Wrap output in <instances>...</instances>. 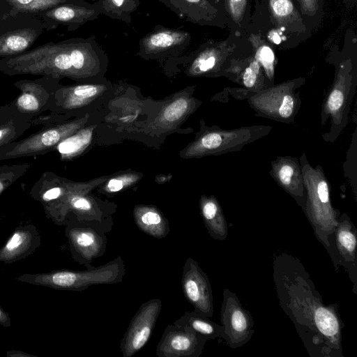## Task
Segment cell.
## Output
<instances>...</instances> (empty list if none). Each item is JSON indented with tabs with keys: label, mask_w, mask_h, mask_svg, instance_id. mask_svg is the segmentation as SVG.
<instances>
[{
	"label": "cell",
	"mask_w": 357,
	"mask_h": 357,
	"mask_svg": "<svg viewBox=\"0 0 357 357\" xmlns=\"http://www.w3.org/2000/svg\"><path fill=\"white\" fill-rule=\"evenodd\" d=\"M273 278L279 305L293 322L311 357H342L344 324L337 306L326 305L310 275L296 257H274Z\"/></svg>",
	"instance_id": "cell-1"
},
{
	"label": "cell",
	"mask_w": 357,
	"mask_h": 357,
	"mask_svg": "<svg viewBox=\"0 0 357 357\" xmlns=\"http://www.w3.org/2000/svg\"><path fill=\"white\" fill-rule=\"evenodd\" d=\"M107 61L105 51L93 38H72L0 58V73L8 76L78 77L101 70Z\"/></svg>",
	"instance_id": "cell-2"
},
{
	"label": "cell",
	"mask_w": 357,
	"mask_h": 357,
	"mask_svg": "<svg viewBox=\"0 0 357 357\" xmlns=\"http://www.w3.org/2000/svg\"><path fill=\"white\" fill-rule=\"evenodd\" d=\"M249 27L273 47L293 48L311 36L295 0H255Z\"/></svg>",
	"instance_id": "cell-3"
},
{
	"label": "cell",
	"mask_w": 357,
	"mask_h": 357,
	"mask_svg": "<svg viewBox=\"0 0 357 357\" xmlns=\"http://www.w3.org/2000/svg\"><path fill=\"white\" fill-rule=\"evenodd\" d=\"M307 190L305 211L317 239L327 250L337 271L340 267L334 247V231L337 225V212L333 208L328 185L319 172L303 168Z\"/></svg>",
	"instance_id": "cell-4"
},
{
	"label": "cell",
	"mask_w": 357,
	"mask_h": 357,
	"mask_svg": "<svg viewBox=\"0 0 357 357\" xmlns=\"http://www.w3.org/2000/svg\"><path fill=\"white\" fill-rule=\"evenodd\" d=\"M126 266L121 256L104 265L84 271L56 270L49 273H24L15 278L19 282L55 289L82 291L94 284L121 282Z\"/></svg>",
	"instance_id": "cell-5"
},
{
	"label": "cell",
	"mask_w": 357,
	"mask_h": 357,
	"mask_svg": "<svg viewBox=\"0 0 357 357\" xmlns=\"http://www.w3.org/2000/svg\"><path fill=\"white\" fill-rule=\"evenodd\" d=\"M79 119L43 126L37 132L0 148V160L32 157L55 150L65 138L77 131Z\"/></svg>",
	"instance_id": "cell-6"
},
{
	"label": "cell",
	"mask_w": 357,
	"mask_h": 357,
	"mask_svg": "<svg viewBox=\"0 0 357 357\" xmlns=\"http://www.w3.org/2000/svg\"><path fill=\"white\" fill-rule=\"evenodd\" d=\"M44 31L43 22L34 15L0 11V58L28 51Z\"/></svg>",
	"instance_id": "cell-7"
},
{
	"label": "cell",
	"mask_w": 357,
	"mask_h": 357,
	"mask_svg": "<svg viewBox=\"0 0 357 357\" xmlns=\"http://www.w3.org/2000/svg\"><path fill=\"white\" fill-rule=\"evenodd\" d=\"M65 235L68 239L72 258L86 268L93 267L94 259L102 257L107 248L105 228L78 220L69 213L65 222Z\"/></svg>",
	"instance_id": "cell-8"
},
{
	"label": "cell",
	"mask_w": 357,
	"mask_h": 357,
	"mask_svg": "<svg viewBox=\"0 0 357 357\" xmlns=\"http://www.w3.org/2000/svg\"><path fill=\"white\" fill-rule=\"evenodd\" d=\"M252 47L245 36L230 33L221 40H209L187 58L190 70L195 73H206L224 66L232 59L251 52Z\"/></svg>",
	"instance_id": "cell-9"
},
{
	"label": "cell",
	"mask_w": 357,
	"mask_h": 357,
	"mask_svg": "<svg viewBox=\"0 0 357 357\" xmlns=\"http://www.w3.org/2000/svg\"><path fill=\"white\" fill-rule=\"evenodd\" d=\"M220 310L222 337L231 349L242 347L250 340L254 333L251 313L245 309L236 294L229 289L223 290Z\"/></svg>",
	"instance_id": "cell-10"
},
{
	"label": "cell",
	"mask_w": 357,
	"mask_h": 357,
	"mask_svg": "<svg viewBox=\"0 0 357 357\" xmlns=\"http://www.w3.org/2000/svg\"><path fill=\"white\" fill-rule=\"evenodd\" d=\"M61 78L40 76L34 79H20L13 83L20 90L19 95L11 102L17 110L32 117L50 110L54 96L59 88Z\"/></svg>",
	"instance_id": "cell-11"
},
{
	"label": "cell",
	"mask_w": 357,
	"mask_h": 357,
	"mask_svg": "<svg viewBox=\"0 0 357 357\" xmlns=\"http://www.w3.org/2000/svg\"><path fill=\"white\" fill-rule=\"evenodd\" d=\"M162 309V301L153 298L142 303L130 321L121 342L123 357H131L149 342Z\"/></svg>",
	"instance_id": "cell-12"
},
{
	"label": "cell",
	"mask_w": 357,
	"mask_h": 357,
	"mask_svg": "<svg viewBox=\"0 0 357 357\" xmlns=\"http://www.w3.org/2000/svg\"><path fill=\"white\" fill-rule=\"evenodd\" d=\"M190 42L188 31L156 25L139 40L137 55L146 59L176 56Z\"/></svg>",
	"instance_id": "cell-13"
},
{
	"label": "cell",
	"mask_w": 357,
	"mask_h": 357,
	"mask_svg": "<svg viewBox=\"0 0 357 357\" xmlns=\"http://www.w3.org/2000/svg\"><path fill=\"white\" fill-rule=\"evenodd\" d=\"M181 287L194 310L208 318L213 316V298L208 277L192 257H188L184 264Z\"/></svg>",
	"instance_id": "cell-14"
},
{
	"label": "cell",
	"mask_w": 357,
	"mask_h": 357,
	"mask_svg": "<svg viewBox=\"0 0 357 357\" xmlns=\"http://www.w3.org/2000/svg\"><path fill=\"white\" fill-rule=\"evenodd\" d=\"M100 15V11L96 2L90 3L82 0L58 5L36 16L43 22L45 31L63 26L68 31H73L85 23L97 19Z\"/></svg>",
	"instance_id": "cell-15"
},
{
	"label": "cell",
	"mask_w": 357,
	"mask_h": 357,
	"mask_svg": "<svg viewBox=\"0 0 357 357\" xmlns=\"http://www.w3.org/2000/svg\"><path fill=\"white\" fill-rule=\"evenodd\" d=\"M158 1L186 22L200 26L227 27V19L216 0Z\"/></svg>",
	"instance_id": "cell-16"
},
{
	"label": "cell",
	"mask_w": 357,
	"mask_h": 357,
	"mask_svg": "<svg viewBox=\"0 0 357 357\" xmlns=\"http://www.w3.org/2000/svg\"><path fill=\"white\" fill-rule=\"evenodd\" d=\"M208 339L174 324L165 328L155 350L158 357H199Z\"/></svg>",
	"instance_id": "cell-17"
},
{
	"label": "cell",
	"mask_w": 357,
	"mask_h": 357,
	"mask_svg": "<svg viewBox=\"0 0 357 357\" xmlns=\"http://www.w3.org/2000/svg\"><path fill=\"white\" fill-rule=\"evenodd\" d=\"M334 247L340 266L344 267L357 294V229L347 214L338 218L334 231Z\"/></svg>",
	"instance_id": "cell-18"
},
{
	"label": "cell",
	"mask_w": 357,
	"mask_h": 357,
	"mask_svg": "<svg viewBox=\"0 0 357 357\" xmlns=\"http://www.w3.org/2000/svg\"><path fill=\"white\" fill-rule=\"evenodd\" d=\"M40 234L32 224L17 227L0 248V262L11 264L33 254L40 246Z\"/></svg>",
	"instance_id": "cell-19"
},
{
	"label": "cell",
	"mask_w": 357,
	"mask_h": 357,
	"mask_svg": "<svg viewBox=\"0 0 357 357\" xmlns=\"http://www.w3.org/2000/svg\"><path fill=\"white\" fill-rule=\"evenodd\" d=\"M250 128L229 131L210 132L202 136L196 144L197 153H209L228 151L230 149L239 148L251 140Z\"/></svg>",
	"instance_id": "cell-20"
},
{
	"label": "cell",
	"mask_w": 357,
	"mask_h": 357,
	"mask_svg": "<svg viewBox=\"0 0 357 357\" xmlns=\"http://www.w3.org/2000/svg\"><path fill=\"white\" fill-rule=\"evenodd\" d=\"M32 118L11 102L0 106V148L20 139L31 127Z\"/></svg>",
	"instance_id": "cell-21"
},
{
	"label": "cell",
	"mask_w": 357,
	"mask_h": 357,
	"mask_svg": "<svg viewBox=\"0 0 357 357\" xmlns=\"http://www.w3.org/2000/svg\"><path fill=\"white\" fill-rule=\"evenodd\" d=\"M133 217L139 229L153 238H164L170 231L168 220L155 206H136Z\"/></svg>",
	"instance_id": "cell-22"
},
{
	"label": "cell",
	"mask_w": 357,
	"mask_h": 357,
	"mask_svg": "<svg viewBox=\"0 0 357 357\" xmlns=\"http://www.w3.org/2000/svg\"><path fill=\"white\" fill-rule=\"evenodd\" d=\"M273 171L279 184L304 207V187L301 173L296 162L291 159H282L275 164Z\"/></svg>",
	"instance_id": "cell-23"
},
{
	"label": "cell",
	"mask_w": 357,
	"mask_h": 357,
	"mask_svg": "<svg viewBox=\"0 0 357 357\" xmlns=\"http://www.w3.org/2000/svg\"><path fill=\"white\" fill-rule=\"evenodd\" d=\"M227 21V27L238 36H244L251 20L250 0H216Z\"/></svg>",
	"instance_id": "cell-24"
},
{
	"label": "cell",
	"mask_w": 357,
	"mask_h": 357,
	"mask_svg": "<svg viewBox=\"0 0 357 357\" xmlns=\"http://www.w3.org/2000/svg\"><path fill=\"white\" fill-rule=\"evenodd\" d=\"M199 207L209 235L215 240H225L228 235V226L218 200L212 196H203L200 199Z\"/></svg>",
	"instance_id": "cell-25"
},
{
	"label": "cell",
	"mask_w": 357,
	"mask_h": 357,
	"mask_svg": "<svg viewBox=\"0 0 357 357\" xmlns=\"http://www.w3.org/2000/svg\"><path fill=\"white\" fill-rule=\"evenodd\" d=\"M173 324L199 334L208 340L221 337L222 326L218 324L195 310L186 311Z\"/></svg>",
	"instance_id": "cell-26"
},
{
	"label": "cell",
	"mask_w": 357,
	"mask_h": 357,
	"mask_svg": "<svg viewBox=\"0 0 357 357\" xmlns=\"http://www.w3.org/2000/svg\"><path fill=\"white\" fill-rule=\"evenodd\" d=\"M250 43L256 60L271 79L274 74L275 53L273 47L253 29L248 27L245 36Z\"/></svg>",
	"instance_id": "cell-27"
},
{
	"label": "cell",
	"mask_w": 357,
	"mask_h": 357,
	"mask_svg": "<svg viewBox=\"0 0 357 357\" xmlns=\"http://www.w3.org/2000/svg\"><path fill=\"white\" fill-rule=\"evenodd\" d=\"M80 1L82 0H0V11L9 14L25 13L36 16L58 5Z\"/></svg>",
	"instance_id": "cell-28"
},
{
	"label": "cell",
	"mask_w": 357,
	"mask_h": 357,
	"mask_svg": "<svg viewBox=\"0 0 357 357\" xmlns=\"http://www.w3.org/2000/svg\"><path fill=\"white\" fill-rule=\"evenodd\" d=\"M142 0H98L96 1L100 14L126 24L132 21V14Z\"/></svg>",
	"instance_id": "cell-29"
},
{
	"label": "cell",
	"mask_w": 357,
	"mask_h": 357,
	"mask_svg": "<svg viewBox=\"0 0 357 357\" xmlns=\"http://www.w3.org/2000/svg\"><path fill=\"white\" fill-rule=\"evenodd\" d=\"M92 131L89 128L77 130L63 139L55 150L59 153L61 160H69L78 155L89 144Z\"/></svg>",
	"instance_id": "cell-30"
},
{
	"label": "cell",
	"mask_w": 357,
	"mask_h": 357,
	"mask_svg": "<svg viewBox=\"0 0 357 357\" xmlns=\"http://www.w3.org/2000/svg\"><path fill=\"white\" fill-rule=\"evenodd\" d=\"M307 30L312 33L321 24L324 12V0H295Z\"/></svg>",
	"instance_id": "cell-31"
},
{
	"label": "cell",
	"mask_w": 357,
	"mask_h": 357,
	"mask_svg": "<svg viewBox=\"0 0 357 357\" xmlns=\"http://www.w3.org/2000/svg\"><path fill=\"white\" fill-rule=\"evenodd\" d=\"M31 166V163L3 165L0 166V195L22 177Z\"/></svg>",
	"instance_id": "cell-32"
},
{
	"label": "cell",
	"mask_w": 357,
	"mask_h": 357,
	"mask_svg": "<svg viewBox=\"0 0 357 357\" xmlns=\"http://www.w3.org/2000/svg\"><path fill=\"white\" fill-rule=\"evenodd\" d=\"M261 66L252 53L249 57L248 64L245 68L243 74V82L246 87L252 88L255 86L261 74Z\"/></svg>",
	"instance_id": "cell-33"
},
{
	"label": "cell",
	"mask_w": 357,
	"mask_h": 357,
	"mask_svg": "<svg viewBox=\"0 0 357 357\" xmlns=\"http://www.w3.org/2000/svg\"><path fill=\"white\" fill-rule=\"evenodd\" d=\"M188 105V101L184 98H179L174 101L164 111V119L168 122L179 119L186 112Z\"/></svg>",
	"instance_id": "cell-34"
},
{
	"label": "cell",
	"mask_w": 357,
	"mask_h": 357,
	"mask_svg": "<svg viewBox=\"0 0 357 357\" xmlns=\"http://www.w3.org/2000/svg\"><path fill=\"white\" fill-rule=\"evenodd\" d=\"M295 101L294 97L289 94L284 96L283 100L278 109V114L284 119L289 118L294 109Z\"/></svg>",
	"instance_id": "cell-35"
},
{
	"label": "cell",
	"mask_w": 357,
	"mask_h": 357,
	"mask_svg": "<svg viewBox=\"0 0 357 357\" xmlns=\"http://www.w3.org/2000/svg\"><path fill=\"white\" fill-rule=\"evenodd\" d=\"M126 185L123 178H112L107 184L106 190L109 192H116L122 190Z\"/></svg>",
	"instance_id": "cell-36"
},
{
	"label": "cell",
	"mask_w": 357,
	"mask_h": 357,
	"mask_svg": "<svg viewBox=\"0 0 357 357\" xmlns=\"http://www.w3.org/2000/svg\"><path fill=\"white\" fill-rule=\"evenodd\" d=\"M0 325L3 327H10L11 326V320L9 314L0 305Z\"/></svg>",
	"instance_id": "cell-37"
},
{
	"label": "cell",
	"mask_w": 357,
	"mask_h": 357,
	"mask_svg": "<svg viewBox=\"0 0 357 357\" xmlns=\"http://www.w3.org/2000/svg\"><path fill=\"white\" fill-rule=\"evenodd\" d=\"M7 357H37L22 351L10 350L6 353Z\"/></svg>",
	"instance_id": "cell-38"
},
{
	"label": "cell",
	"mask_w": 357,
	"mask_h": 357,
	"mask_svg": "<svg viewBox=\"0 0 357 357\" xmlns=\"http://www.w3.org/2000/svg\"><path fill=\"white\" fill-rule=\"evenodd\" d=\"M344 4L347 6H352L356 3L357 0H341Z\"/></svg>",
	"instance_id": "cell-39"
},
{
	"label": "cell",
	"mask_w": 357,
	"mask_h": 357,
	"mask_svg": "<svg viewBox=\"0 0 357 357\" xmlns=\"http://www.w3.org/2000/svg\"><path fill=\"white\" fill-rule=\"evenodd\" d=\"M1 218L0 217V221H1Z\"/></svg>",
	"instance_id": "cell-40"
},
{
	"label": "cell",
	"mask_w": 357,
	"mask_h": 357,
	"mask_svg": "<svg viewBox=\"0 0 357 357\" xmlns=\"http://www.w3.org/2000/svg\"><path fill=\"white\" fill-rule=\"evenodd\" d=\"M93 1H98V0H93Z\"/></svg>",
	"instance_id": "cell-41"
}]
</instances>
